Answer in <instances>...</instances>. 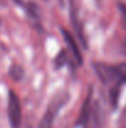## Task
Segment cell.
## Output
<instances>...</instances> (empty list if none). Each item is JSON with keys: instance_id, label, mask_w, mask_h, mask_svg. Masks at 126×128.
I'll return each instance as SVG.
<instances>
[{"instance_id": "1", "label": "cell", "mask_w": 126, "mask_h": 128, "mask_svg": "<svg viewBox=\"0 0 126 128\" xmlns=\"http://www.w3.org/2000/svg\"><path fill=\"white\" fill-rule=\"evenodd\" d=\"M96 75L104 84L118 82V85L126 82V64L118 66L106 65V64H94Z\"/></svg>"}, {"instance_id": "2", "label": "cell", "mask_w": 126, "mask_h": 128, "mask_svg": "<svg viewBox=\"0 0 126 128\" xmlns=\"http://www.w3.org/2000/svg\"><path fill=\"white\" fill-rule=\"evenodd\" d=\"M68 98H69V93L67 91H61V92L56 93L54 97L51 100L46 113L42 117L39 128H53V121H54L57 112L67 103Z\"/></svg>"}, {"instance_id": "3", "label": "cell", "mask_w": 126, "mask_h": 128, "mask_svg": "<svg viewBox=\"0 0 126 128\" xmlns=\"http://www.w3.org/2000/svg\"><path fill=\"white\" fill-rule=\"evenodd\" d=\"M7 117L10 126L12 128H19L21 126L22 112H21V103L17 94L11 90L9 91L7 96Z\"/></svg>"}, {"instance_id": "4", "label": "cell", "mask_w": 126, "mask_h": 128, "mask_svg": "<svg viewBox=\"0 0 126 128\" xmlns=\"http://www.w3.org/2000/svg\"><path fill=\"white\" fill-rule=\"evenodd\" d=\"M62 34H63V38L67 42L68 46V51L71 52V55L73 56V58L76 60V62L78 65H82V61H83V57H82V54L79 51V47H78V42L74 40V38L72 36L71 32H68L67 30L62 29Z\"/></svg>"}, {"instance_id": "5", "label": "cell", "mask_w": 126, "mask_h": 128, "mask_svg": "<svg viewBox=\"0 0 126 128\" xmlns=\"http://www.w3.org/2000/svg\"><path fill=\"white\" fill-rule=\"evenodd\" d=\"M90 97H91V92H89L85 102H84V106L82 108V112H81V116L77 120V126H81V124H85L86 121H88V112H89V102H90Z\"/></svg>"}, {"instance_id": "6", "label": "cell", "mask_w": 126, "mask_h": 128, "mask_svg": "<svg viewBox=\"0 0 126 128\" xmlns=\"http://www.w3.org/2000/svg\"><path fill=\"white\" fill-rule=\"evenodd\" d=\"M9 75L12 80L15 81H20L24 76V68L20 66V65H16V64H12L11 67L9 68Z\"/></svg>"}, {"instance_id": "7", "label": "cell", "mask_w": 126, "mask_h": 128, "mask_svg": "<svg viewBox=\"0 0 126 128\" xmlns=\"http://www.w3.org/2000/svg\"><path fill=\"white\" fill-rule=\"evenodd\" d=\"M119 91H120V85L114 86L110 91V101H111V104L114 107H116L118 104V98H119Z\"/></svg>"}, {"instance_id": "8", "label": "cell", "mask_w": 126, "mask_h": 128, "mask_svg": "<svg viewBox=\"0 0 126 128\" xmlns=\"http://www.w3.org/2000/svg\"><path fill=\"white\" fill-rule=\"evenodd\" d=\"M66 62H67V54L64 50H62L59 55L56 57V67H62Z\"/></svg>"}, {"instance_id": "9", "label": "cell", "mask_w": 126, "mask_h": 128, "mask_svg": "<svg viewBox=\"0 0 126 128\" xmlns=\"http://www.w3.org/2000/svg\"><path fill=\"white\" fill-rule=\"evenodd\" d=\"M119 10H120V14H121V24H123L124 29L126 30V4L120 2L119 4Z\"/></svg>"}, {"instance_id": "10", "label": "cell", "mask_w": 126, "mask_h": 128, "mask_svg": "<svg viewBox=\"0 0 126 128\" xmlns=\"http://www.w3.org/2000/svg\"><path fill=\"white\" fill-rule=\"evenodd\" d=\"M123 128H126V117L124 118V122H123Z\"/></svg>"}]
</instances>
